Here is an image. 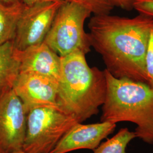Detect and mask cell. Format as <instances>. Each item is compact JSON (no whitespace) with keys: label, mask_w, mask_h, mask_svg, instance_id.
Segmentation results:
<instances>
[{"label":"cell","mask_w":153,"mask_h":153,"mask_svg":"<svg viewBox=\"0 0 153 153\" xmlns=\"http://www.w3.org/2000/svg\"><path fill=\"white\" fill-rule=\"evenodd\" d=\"M116 124L100 123H76L68 131L51 153H68L80 149L94 150L101 141L115 131Z\"/></svg>","instance_id":"9c48e42d"},{"label":"cell","mask_w":153,"mask_h":153,"mask_svg":"<svg viewBox=\"0 0 153 153\" xmlns=\"http://www.w3.org/2000/svg\"><path fill=\"white\" fill-rule=\"evenodd\" d=\"M133 9L139 13L153 17V0H137Z\"/></svg>","instance_id":"2e32d148"},{"label":"cell","mask_w":153,"mask_h":153,"mask_svg":"<svg viewBox=\"0 0 153 153\" xmlns=\"http://www.w3.org/2000/svg\"><path fill=\"white\" fill-rule=\"evenodd\" d=\"M137 0H110L114 7H118L127 11L133 9L134 4Z\"/></svg>","instance_id":"e0dca14e"},{"label":"cell","mask_w":153,"mask_h":153,"mask_svg":"<svg viewBox=\"0 0 153 153\" xmlns=\"http://www.w3.org/2000/svg\"><path fill=\"white\" fill-rule=\"evenodd\" d=\"M153 25V17L141 13L133 18L94 15L88 24L90 45L111 75L148 84L145 58Z\"/></svg>","instance_id":"6da1fadb"},{"label":"cell","mask_w":153,"mask_h":153,"mask_svg":"<svg viewBox=\"0 0 153 153\" xmlns=\"http://www.w3.org/2000/svg\"><path fill=\"white\" fill-rule=\"evenodd\" d=\"M148 84L153 88V25L150 31L145 58Z\"/></svg>","instance_id":"9a60e30c"},{"label":"cell","mask_w":153,"mask_h":153,"mask_svg":"<svg viewBox=\"0 0 153 153\" xmlns=\"http://www.w3.org/2000/svg\"><path fill=\"white\" fill-rule=\"evenodd\" d=\"M62 1V0H22V2L26 5H32L35 4L45 2V1Z\"/></svg>","instance_id":"ac0fdd59"},{"label":"cell","mask_w":153,"mask_h":153,"mask_svg":"<svg viewBox=\"0 0 153 153\" xmlns=\"http://www.w3.org/2000/svg\"><path fill=\"white\" fill-rule=\"evenodd\" d=\"M0 153H4L2 152V150L1 149H0Z\"/></svg>","instance_id":"44dd1931"},{"label":"cell","mask_w":153,"mask_h":153,"mask_svg":"<svg viewBox=\"0 0 153 153\" xmlns=\"http://www.w3.org/2000/svg\"><path fill=\"white\" fill-rule=\"evenodd\" d=\"M25 6L22 2L7 4L0 1V45L13 40Z\"/></svg>","instance_id":"7c38bea8"},{"label":"cell","mask_w":153,"mask_h":153,"mask_svg":"<svg viewBox=\"0 0 153 153\" xmlns=\"http://www.w3.org/2000/svg\"><path fill=\"white\" fill-rule=\"evenodd\" d=\"M105 71L107 91L100 121H129L136 137L153 144V88L147 83L117 78Z\"/></svg>","instance_id":"3957f363"},{"label":"cell","mask_w":153,"mask_h":153,"mask_svg":"<svg viewBox=\"0 0 153 153\" xmlns=\"http://www.w3.org/2000/svg\"><path fill=\"white\" fill-rule=\"evenodd\" d=\"M76 3L82 6L91 12L94 15L108 14L114 9L110 0H62Z\"/></svg>","instance_id":"5bb4252c"},{"label":"cell","mask_w":153,"mask_h":153,"mask_svg":"<svg viewBox=\"0 0 153 153\" xmlns=\"http://www.w3.org/2000/svg\"><path fill=\"white\" fill-rule=\"evenodd\" d=\"M76 123L57 107L43 106L30 110L22 150L28 153H51Z\"/></svg>","instance_id":"5b68a950"},{"label":"cell","mask_w":153,"mask_h":153,"mask_svg":"<svg viewBox=\"0 0 153 153\" xmlns=\"http://www.w3.org/2000/svg\"><path fill=\"white\" fill-rule=\"evenodd\" d=\"M16 55L20 64L19 73L36 74L59 81L61 57L44 42L23 51L16 50Z\"/></svg>","instance_id":"30bf717a"},{"label":"cell","mask_w":153,"mask_h":153,"mask_svg":"<svg viewBox=\"0 0 153 153\" xmlns=\"http://www.w3.org/2000/svg\"><path fill=\"white\" fill-rule=\"evenodd\" d=\"M58 81L30 73H19L13 90L21 99L27 113L43 106L57 107Z\"/></svg>","instance_id":"ba28073f"},{"label":"cell","mask_w":153,"mask_h":153,"mask_svg":"<svg viewBox=\"0 0 153 153\" xmlns=\"http://www.w3.org/2000/svg\"><path fill=\"white\" fill-rule=\"evenodd\" d=\"M28 153L24 152L22 149L21 150H16V151H14V152H10V153Z\"/></svg>","instance_id":"ffe728a7"},{"label":"cell","mask_w":153,"mask_h":153,"mask_svg":"<svg viewBox=\"0 0 153 153\" xmlns=\"http://www.w3.org/2000/svg\"><path fill=\"white\" fill-rule=\"evenodd\" d=\"M86 54L76 51L61 57L56 103L79 123L97 115L105 98V71L90 67Z\"/></svg>","instance_id":"7a4b0ae2"},{"label":"cell","mask_w":153,"mask_h":153,"mask_svg":"<svg viewBox=\"0 0 153 153\" xmlns=\"http://www.w3.org/2000/svg\"><path fill=\"white\" fill-rule=\"evenodd\" d=\"M27 118L22 101L13 89L0 97V149L4 153L22 149Z\"/></svg>","instance_id":"52a82bcc"},{"label":"cell","mask_w":153,"mask_h":153,"mask_svg":"<svg viewBox=\"0 0 153 153\" xmlns=\"http://www.w3.org/2000/svg\"><path fill=\"white\" fill-rule=\"evenodd\" d=\"M63 1H45L26 5L11 41L17 51H23L44 42Z\"/></svg>","instance_id":"8992f818"},{"label":"cell","mask_w":153,"mask_h":153,"mask_svg":"<svg viewBox=\"0 0 153 153\" xmlns=\"http://www.w3.org/2000/svg\"><path fill=\"white\" fill-rule=\"evenodd\" d=\"M0 1L7 4H16V3H19V2H22V0H0Z\"/></svg>","instance_id":"d6986e66"},{"label":"cell","mask_w":153,"mask_h":153,"mask_svg":"<svg viewBox=\"0 0 153 153\" xmlns=\"http://www.w3.org/2000/svg\"><path fill=\"white\" fill-rule=\"evenodd\" d=\"M91 14L88 9L79 4L63 1L44 43L61 57L76 51L86 55L91 47L84 25Z\"/></svg>","instance_id":"277c9868"},{"label":"cell","mask_w":153,"mask_h":153,"mask_svg":"<svg viewBox=\"0 0 153 153\" xmlns=\"http://www.w3.org/2000/svg\"><path fill=\"white\" fill-rule=\"evenodd\" d=\"M136 137L134 131H130L126 128H122L114 137L100 143L93 150L94 153H126L127 145Z\"/></svg>","instance_id":"4fadbf2b"},{"label":"cell","mask_w":153,"mask_h":153,"mask_svg":"<svg viewBox=\"0 0 153 153\" xmlns=\"http://www.w3.org/2000/svg\"><path fill=\"white\" fill-rule=\"evenodd\" d=\"M19 65L12 42L0 45V97L13 89L19 74Z\"/></svg>","instance_id":"8fae6325"}]
</instances>
